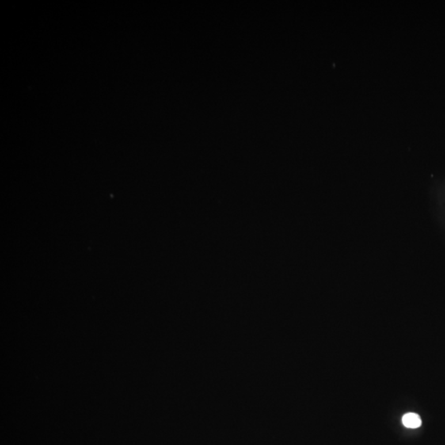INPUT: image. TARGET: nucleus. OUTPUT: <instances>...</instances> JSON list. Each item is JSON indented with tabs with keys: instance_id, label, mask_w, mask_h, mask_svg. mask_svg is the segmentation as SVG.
<instances>
[{
	"instance_id": "f257e3e1",
	"label": "nucleus",
	"mask_w": 445,
	"mask_h": 445,
	"mask_svg": "<svg viewBox=\"0 0 445 445\" xmlns=\"http://www.w3.org/2000/svg\"><path fill=\"white\" fill-rule=\"evenodd\" d=\"M421 419L419 415L416 413H407L402 417V424L404 427L410 429H416L421 426Z\"/></svg>"
}]
</instances>
